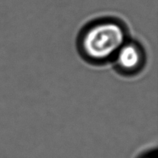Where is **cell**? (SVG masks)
<instances>
[{"label":"cell","instance_id":"cell-1","mask_svg":"<svg viewBox=\"0 0 158 158\" xmlns=\"http://www.w3.org/2000/svg\"><path fill=\"white\" fill-rule=\"evenodd\" d=\"M128 39V27L123 20L114 16L99 17L82 28L77 37V47L86 63L104 65L112 63Z\"/></svg>","mask_w":158,"mask_h":158},{"label":"cell","instance_id":"cell-2","mask_svg":"<svg viewBox=\"0 0 158 158\" xmlns=\"http://www.w3.org/2000/svg\"><path fill=\"white\" fill-rule=\"evenodd\" d=\"M147 52L137 40L128 39L116 54L112 63L117 73L123 77H134L144 69Z\"/></svg>","mask_w":158,"mask_h":158},{"label":"cell","instance_id":"cell-3","mask_svg":"<svg viewBox=\"0 0 158 158\" xmlns=\"http://www.w3.org/2000/svg\"><path fill=\"white\" fill-rule=\"evenodd\" d=\"M141 158H157V154H156V152L154 153H148V154H145L144 156H143V157H141Z\"/></svg>","mask_w":158,"mask_h":158}]
</instances>
